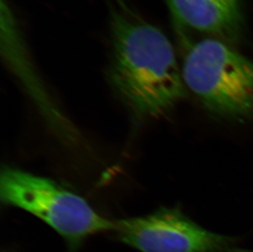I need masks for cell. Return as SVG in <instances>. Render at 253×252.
<instances>
[{"instance_id":"6","label":"cell","mask_w":253,"mask_h":252,"mask_svg":"<svg viewBox=\"0 0 253 252\" xmlns=\"http://www.w3.org/2000/svg\"><path fill=\"white\" fill-rule=\"evenodd\" d=\"M179 36L197 32L225 43L239 41L243 32L240 0H165Z\"/></svg>"},{"instance_id":"1","label":"cell","mask_w":253,"mask_h":252,"mask_svg":"<svg viewBox=\"0 0 253 252\" xmlns=\"http://www.w3.org/2000/svg\"><path fill=\"white\" fill-rule=\"evenodd\" d=\"M108 76L113 89L139 118L158 117L186 95L168 36L140 17L111 7Z\"/></svg>"},{"instance_id":"3","label":"cell","mask_w":253,"mask_h":252,"mask_svg":"<svg viewBox=\"0 0 253 252\" xmlns=\"http://www.w3.org/2000/svg\"><path fill=\"white\" fill-rule=\"evenodd\" d=\"M0 198L53 228L64 240L67 252H79L91 236L114 229V221L98 214L81 196L53 179L15 167H2Z\"/></svg>"},{"instance_id":"4","label":"cell","mask_w":253,"mask_h":252,"mask_svg":"<svg viewBox=\"0 0 253 252\" xmlns=\"http://www.w3.org/2000/svg\"><path fill=\"white\" fill-rule=\"evenodd\" d=\"M116 238L140 252H253L240 238L208 230L177 208L114 221Z\"/></svg>"},{"instance_id":"5","label":"cell","mask_w":253,"mask_h":252,"mask_svg":"<svg viewBox=\"0 0 253 252\" xmlns=\"http://www.w3.org/2000/svg\"><path fill=\"white\" fill-rule=\"evenodd\" d=\"M1 54L43 117L55 130L72 135L71 126L50 98L27 48L14 12L7 0H1Z\"/></svg>"},{"instance_id":"2","label":"cell","mask_w":253,"mask_h":252,"mask_svg":"<svg viewBox=\"0 0 253 252\" xmlns=\"http://www.w3.org/2000/svg\"><path fill=\"white\" fill-rule=\"evenodd\" d=\"M182 76L211 114L244 122L253 120V61L216 39L187 49Z\"/></svg>"}]
</instances>
